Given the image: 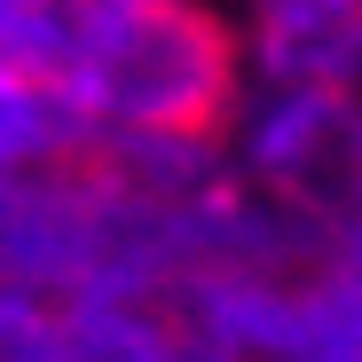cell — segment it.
I'll list each match as a JSON object with an SVG mask.
<instances>
[{
    "instance_id": "cell-4",
    "label": "cell",
    "mask_w": 362,
    "mask_h": 362,
    "mask_svg": "<svg viewBox=\"0 0 362 362\" xmlns=\"http://www.w3.org/2000/svg\"><path fill=\"white\" fill-rule=\"evenodd\" d=\"M87 127L71 87H47L32 71H16L8 55H0V165H32L47 150H64L71 134Z\"/></svg>"
},
{
    "instance_id": "cell-2",
    "label": "cell",
    "mask_w": 362,
    "mask_h": 362,
    "mask_svg": "<svg viewBox=\"0 0 362 362\" xmlns=\"http://www.w3.org/2000/svg\"><path fill=\"white\" fill-rule=\"evenodd\" d=\"M260 173L308 205L331 197L346 213V189H354V103H346V87H291L276 103V118L260 127Z\"/></svg>"
},
{
    "instance_id": "cell-3",
    "label": "cell",
    "mask_w": 362,
    "mask_h": 362,
    "mask_svg": "<svg viewBox=\"0 0 362 362\" xmlns=\"http://www.w3.org/2000/svg\"><path fill=\"white\" fill-rule=\"evenodd\" d=\"M127 8L134 0H0V55L47 87H71L95 40Z\"/></svg>"
},
{
    "instance_id": "cell-1",
    "label": "cell",
    "mask_w": 362,
    "mask_h": 362,
    "mask_svg": "<svg viewBox=\"0 0 362 362\" xmlns=\"http://www.w3.org/2000/svg\"><path fill=\"white\" fill-rule=\"evenodd\" d=\"M87 127L165 150H221L245 118V40L213 0H134L71 79Z\"/></svg>"
}]
</instances>
